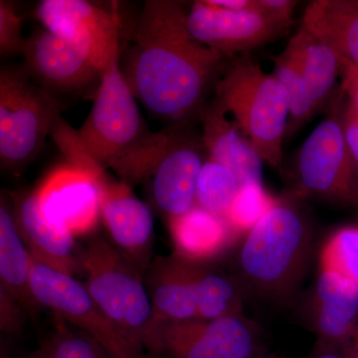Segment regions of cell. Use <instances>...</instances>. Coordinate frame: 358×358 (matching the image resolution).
<instances>
[{
  "label": "cell",
  "mask_w": 358,
  "mask_h": 358,
  "mask_svg": "<svg viewBox=\"0 0 358 358\" xmlns=\"http://www.w3.org/2000/svg\"><path fill=\"white\" fill-rule=\"evenodd\" d=\"M24 358H110L102 346L86 334L69 331L57 317L55 333Z\"/></svg>",
  "instance_id": "cell-27"
},
{
  "label": "cell",
  "mask_w": 358,
  "mask_h": 358,
  "mask_svg": "<svg viewBox=\"0 0 358 358\" xmlns=\"http://www.w3.org/2000/svg\"><path fill=\"white\" fill-rule=\"evenodd\" d=\"M249 358H282L278 355L277 353L271 352L270 350H266L262 353H259V355H255V357H252Z\"/></svg>",
  "instance_id": "cell-37"
},
{
  "label": "cell",
  "mask_w": 358,
  "mask_h": 358,
  "mask_svg": "<svg viewBox=\"0 0 358 358\" xmlns=\"http://www.w3.org/2000/svg\"><path fill=\"white\" fill-rule=\"evenodd\" d=\"M230 59L195 40L173 0H148L120 67L134 98L166 127L199 122Z\"/></svg>",
  "instance_id": "cell-1"
},
{
  "label": "cell",
  "mask_w": 358,
  "mask_h": 358,
  "mask_svg": "<svg viewBox=\"0 0 358 358\" xmlns=\"http://www.w3.org/2000/svg\"><path fill=\"white\" fill-rule=\"evenodd\" d=\"M293 23L258 10H226L209 0L195 1L187 13L188 31L193 38L228 59L281 38Z\"/></svg>",
  "instance_id": "cell-13"
},
{
  "label": "cell",
  "mask_w": 358,
  "mask_h": 358,
  "mask_svg": "<svg viewBox=\"0 0 358 358\" xmlns=\"http://www.w3.org/2000/svg\"><path fill=\"white\" fill-rule=\"evenodd\" d=\"M266 350L260 327L238 315L160 327L157 358H249Z\"/></svg>",
  "instance_id": "cell-9"
},
{
  "label": "cell",
  "mask_w": 358,
  "mask_h": 358,
  "mask_svg": "<svg viewBox=\"0 0 358 358\" xmlns=\"http://www.w3.org/2000/svg\"><path fill=\"white\" fill-rule=\"evenodd\" d=\"M357 6H358V0H357Z\"/></svg>",
  "instance_id": "cell-39"
},
{
  "label": "cell",
  "mask_w": 358,
  "mask_h": 358,
  "mask_svg": "<svg viewBox=\"0 0 358 358\" xmlns=\"http://www.w3.org/2000/svg\"><path fill=\"white\" fill-rule=\"evenodd\" d=\"M296 193L279 197L246 233L239 251L240 282L274 303L289 300L307 271L313 247L312 224Z\"/></svg>",
  "instance_id": "cell-2"
},
{
  "label": "cell",
  "mask_w": 358,
  "mask_h": 358,
  "mask_svg": "<svg viewBox=\"0 0 358 358\" xmlns=\"http://www.w3.org/2000/svg\"><path fill=\"white\" fill-rule=\"evenodd\" d=\"M320 268L338 273L358 287V225L334 231L320 251Z\"/></svg>",
  "instance_id": "cell-28"
},
{
  "label": "cell",
  "mask_w": 358,
  "mask_h": 358,
  "mask_svg": "<svg viewBox=\"0 0 358 358\" xmlns=\"http://www.w3.org/2000/svg\"><path fill=\"white\" fill-rule=\"evenodd\" d=\"M194 124L169 127V138L150 174L152 199L169 220L196 205L197 180L208 157Z\"/></svg>",
  "instance_id": "cell-11"
},
{
  "label": "cell",
  "mask_w": 358,
  "mask_h": 358,
  "mask_svg": "<svg viewBox=\"0 0 358 358\" xmlns=\"http://www.w3.org/2000/svg\"><path fill=\"white\" fill-rule=\"evenodd\" d=\"M22 18L15 7L6 0L0 1V54L14 56L22 54L26 39L21 34Z\"/></svg>",
  "instance_id": "cell-30"
},
{
  "label": "cell",
  "mask_w": 358,
  "mask_h": 358,
  "mask_svg": "<svg viewBox=\"0 0 358 358\" xmlns=\"http://www.w3.org/2000/svg\"><path fill=\"white\" fill-rule=\"evenodd\" d=\"M296 33L300 37L303 71L320 110L331 99L336 79L341 75V62L338 54L305 26L301 25Z\"/></svg>",
  "instance_id": "cell-25"
},
{
  "label": "cell",
  "mask_w": 358,
  "mask_h": 358,
  "mask_svg": "<svg viewBox=\"0 0 358 358\" xmlns=\"http://www.w3.org/2000/svg\"><path fill=\"white\" fill-rule=\"evenodd\" d=\"M301 25L339 58L358 66L357 0H315L306 8Z\"/></svg>",
  "instance_id": "cell-21"
},
{
  "label": "cell",
  "mask_w": 358,
  "mask_h": 358,
  "mask_svg": "<svg viewBox=\"0 0 358 358\" xmlns=\"http://www.w3.org/2000/svg\"><path fill=\"white\" fill-rule=\"evenodd\" d=\"M339 96L326 119L303 141L296 162L298 196L358 207V162L346 143Z\"/></svg>",
  "instance_id": "cell-7"
},
{
  "label": "cell",
  "mask_w": 358,
  "mask_h": 358,
  "mask_svg": "<svg viewBox=\"0 0 358 358\" xmlns=\"http://www.w3.org/2000/svg\"><path fill=\"white\" fill-rule=\"evenodd\" d=\"M32 257L20 236L14 219L13 205L6 196L0 204V291L26 310L40 306L35 301L30 285Z\"/></svg>",
  "instance_id": "cell-22"
},
{
  "label": "cell",
  "mask_w": 358,
  "mask_h": 358,
  "mask_svg": "<svg viewBox=\"0 0 358 358\" xmlns=\"http://www.w3.org/2000/svg\"><path fill=\"white\" fill-rule=\"evenodd\" d=\"M169 222L176 255L190 262L201 263L217 256L238 235L225 218L197 205Z\"/></svg>",
  "instance_id": "cell-20"
},
{
  "label": "cell",
  "mask_w": 358,
  "mask_h": 358,
  "mask_svg": "<svg viewBox=\"0 0 358 358\" xmlns=\"http://www.w3.org/2000/svg\"><path fill=\"white\" fill-rule=\"evenodd\" d=\"M338 352L343 358H358V345L352 343H346Z\"/></svg>",
  "instance_id": "cell-36"
},
{
  "label": "cell",
  "mask_w": 358,
  "mask_h": 358,
  "mask_svg": "<svg viewBox=\"0 0 358 358\" xmlns=\"http://www.w3.org/2000/svg\"><path fill=\"white\" fill-rule=\"evenodd\" d=\"M273 63L272 74L284 85L289 98V117L285 138L289 141L319 112L303 71L298 33L292 37L282 53L273 58Z\"/></svg>",
  "instance_id": "cell-23"
},
{
  "label": "cell",
  "mask_w": 358,
  "mask_h": 358,
  "mask_svg": "<svg viewBox=\"0 0 358 358\" xmlns=\"http://www.w3.org/2000/svg\"><path fill=\"white\" fill-rule=\"evenodd\" d=\"M241 183L228 167L207 159L200 171L195 202L197 206L226 218Z\"/></svg>",
  "instance_id": "cell-26"
},
{
  "label": "cell",
  "mask_w": 358,
  "mask_h": 358,
  "mask_svg": "<svg viewBox=\"0 0 358 358\" xmlns=\"http://www.w3.org/2000/svg\"><path fill=\"white\" fill-rule=\"evenodd\" d=\"M199 122L208 159L231 169L241 186L263 183V159L213 96L202 110Z\"/></svg>",
  "instance_id": "cell-18"
},
{
  "label": "cell",
  "mask_w": 358,
  "mask_h": 358,
  "mask_svg": "<svg viewBox=\"0 0 358 358\" xmlns=\"http://www.w3.org/2000/svg\"><path fill=\"white\" fill-rule=\"evenodd\" d=\"M298 1L294 0H256L257 10L282 21L294 22L293 14Z\"/></svg>",
  "instance_id": "cell-34"
},
{
  "label": "cell",
  "mask_w": 358,
  "mask_h": 358,
  "mask_svg": "<svg viewBox=\"0 0 358 358\" xmlns=\"http://www.w3.org/2000/svg\"><path fill=\"white\" fill-rule=\"evenodd\" d=\"M339 58V57H338ZM341 62V91L358 114V66L339 58Z\"/></svg>",
  "instance_id": "cell-33"
},
{
  "label": "cell",
  "mask_w": 358,
  "mask_h": 358,
  "mask_svg": "<svg viewBox=\"0 0 358 358\" xmlns=\"http://www.w3.org/2000/svg\"><path fill=\"white\" fill-rule=\"evenodd\" d=\"M101 216L117 250L143 275L154 239V217L148 205L131 185L109 176L102 186Z\"/></svg>",
  "instance_id": "cell-15"
},
{
  "label": "cell",
  "mask_w": 358,
  "mask_h": 358,
  "mask_svg": "<svg viewBox=\"0 0 358 358\" xmlns=\"http://www.w3.org/2000/svg\"><path fill=\"white\" fill-rule=\"evenodd\" d=\"M35 15L45 29L87 54L101 72L120 53L122 21L115 10L85 0H43Z\"/></svg>",
  "instance_id": "cell-12"
},
{
  "label": "cell",
  "mask_w": 358,
  "mask_h": 358,
  "mask_svg": "<svg viewBox=\"0 0 358 358\" xmlns=\"http://www.w3.org/2000/svg\"><path fill=\"white\" fill-rule=\"evenodd\" d=\"M0 313H1V331L8 334H18L22 329L23 310L17 301L8 294L0 291Z\"/></svg>",
  "instance_id": "cell-31"
},
{
  "label": "cell",
  "mask_w": 358,
  "mask_h": 358,
  "mask_svg": "<svg viewBox=\"0 0 358 358\" xmlns=\"http://www.w3.org/2000/svg\"><path fill=\"white\" fill-rule=\"evenodd\" d=\"M148 294L154 310L157 348L160 327L197 320L196 293L190 261L178 255L157 259L148 272Z\"/></svg>",
  "instance_id": "cell-19"
},
{
  "label": "cell",
  "mask_w": 358,
  "mask_h": 358,
  "mask_svg": "<svg viewBox=\"0 0 358 358\" xmlns=\"http://www.w3.org/2000/svg\"><path fill=\"white\" fill-rule=\"evenodd\" d=\"M310 358H343L339 355L338 350L331 346L324 345V343H320L317 346V350L313 353Z\"/></svg>",
  "instance_id": "cell-35"
},
{
  "label": "cell",
  "mask_w": 358,
  "mask_h": 358,
  "mask_svg": "<svg viewBox=\"0 0 358 358\" xmlns=\"http://www.w3.org/2000/svg\"><path fill=\"white\" fill-rule=\"evenodd\" d=\"M30 285L40 307L78 327L96 341L110 358H152L134 345L96 305L83 284L32 259Z\"/></svg>",
  "instance_id": "cell-8"
},
{
  "label": "cell",
  "mask_w": 358,
  "mask_h": 358,
  "mask_svg": "<svg viewBox=\"0 0 358 358\" xmlns=\"http://www.w3.org/2000/svg\"><path fill=\"white\" fill-rule=\"evenodd\" d=\"M341 98H339V117H341V127H343L346 143L353 157L358 162V114L348 101L345 105L341 106Z\"/></svg>",
  "instance_id": "cell-32"
},
{
  "label": "cell",
  "mask_w": 358,
  "mask_h": 358,
  "mask_svg": "<svg viewBox=\"0 0 358 358\" xmlns=\"http://www.w3.org/2000/svg\"><path fill=\"white\" fill-rule=\"evenodd\" d=\"M64 103L34 83L22 66L0 70V162L17 171L36 159Z\"/></svg>",
  "instance_id": "cell-5"
},
{
  "label": "cell",
  "mask_w": 358,
  "mask_h": 358,
  "mask_svg": "<svg viewBox=\"0 0 358 358\" xmlns=\"http://www.w3.org/2000/svg\"><path fill=\"white\" fill-rule=\"evenodd\" d=\"M192 264L196 293L197 320L244 315V287L240 280Z\"/></svg>",
  "instance_id": "cell-24"
},
{
  "label": "cell",
  "mask_w": 358,
  "mask_h": 358,
  "mask_svg": "<svg viewBox=\"0 0 358 358\" xmlns=\"http://www.w3.org/2000/svg\"><path fill=\"white\" fill-rule=\"evenodd\" d=\"M120 55L121 52L103 71L93 107L76 129L85 150L107 171L154 133L143 121L138 102L122 75Z\"/></svg>",
  "instance_id": "cell-6"
},
{
  "label": "cell",
  "mask_w": 358,
  "mask_h": 358,
  "mask_svg": "<svg viewBox=\"0 0 358 358\" xmlns=\"http://www.w3.org/2000/svg\"><path fill=\"white\" fill-rule=\"evenodd\" d=\"M108 176L103 166L87 169L66 162L54 167L34 192L42 213L74 238L90 234L102 219V186Z\"/></svg>",
  "instance_id": "cell-10"
},
{
  "label": "cell",
  "mask_w": 358,
  "mask_h": 358,
  "mask_svg": "<svg viewBox=\"0 0 358 358\" xmlns=\"http://www.w3.org/2000/svg\"><path fill=\"white\" fill-rule=\"evenodd\" d=\"M348 343H355V345H358V324L357 329H355V333H353L352 339H350V341H348Z\"/></svg>",
  "instance_id": "cell-38"
},
{
  "label": "cell",
  "mask_w": 358,
  "mask_h": 358,
  "mask_svg": "<svg viewBox=\"0 0 358 358\" xmlns=\"http://www.w3.org/2000/svg\"><path fill=\"white\" fill-rule=\"evenodd\" d=\"M21 55L30 79L59 100L100 86L103 72L87 54L45 28L26 39Z\"/></svg>",
  "instance_id": "cell-14"
},
{
  "label": "cell",
  "mask_w": 358,
  "mask_h": 358,
  "mask_svg": "<svg viewBox=\"0 0 358 358\" xmlns=\"http://www.w3.org/2000/svg\"><path fill=\"white\" fill-rule=\"evenodd\" d=\"M81 264L96 305L134 345L157 358L154 310L143 275L102 237L90 241Z\"/></svg>",
  "instance_id": "cell-4"
},
{
  "label": "cell",
  "mask_w": 358,
  "mask_h": 358,
  "mask_svg": "<svg viewBox=\"0 0 358 358\" xmlns=\"http://www.w3.org/2000/svg\"><path fill=\"white\" fill-rule=\"evenodd\" d=\"M310 327L320 343L341 350L358 324V287L338 273L320 268L308 306Z\"/></svg>",
  "instance_id": "cell-16"
},
{
  "label": "cell",
  "mask_w": 358,
  "mask_h": 358,
  "mask_svg": "<svg viewBox=\"0 0 358 358\" xmlns=\"http://www.w3.org/2000/svg\"><path fill=\"white\" fill-rule=\"evenodd\" d=\"M213 98L234 117L264 162L279 167L289 117L288 92L250 54L231 58Z\"/></svg>",
  "instance_id": "cell-3"
},
{
  "label": "cell",
  "mask_w": 358,
  "mask_h": 358,
  "mask_svg": "<svg viewBox=\"0 0 358 358\" xmlns=\"http://www.w3.org/2000/svg\"><path fill=\"white\" fill-rule=\"evenodd\" d=\"M13 202L16 226L33 260L71 277L79 272L75 238L47 220L35 192L13 194Z\"/></svg>",
  "instance_id": "cell-17"
},
{
  "label": "cell",
  "mask_w": 358,
  "mask_h": 358,
  "mask_svg": "<svg viewBox=\"0 0 358 358\" xmlns=\"http://www.w3.org/2000/svg\"><path fill=\"white\" fill-rule=\"evenodd\" d=\"M275 201L277 199L264 188L263 183H247L240 188L225 219L237 234H246Z\"/></svg>",
  "instance_id": "cell-29"
}]
</instances>
